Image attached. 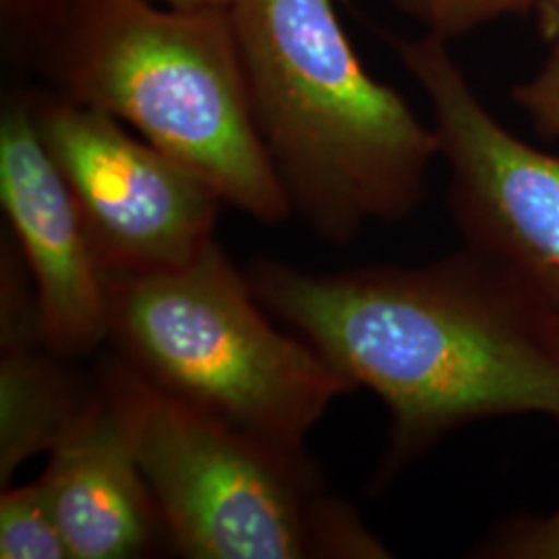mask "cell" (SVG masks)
I'll list each match as a JSON object with an SVG mask.
<instances>
[{
    "instance_id": "cell-1",
    "label": "cell",
    "mask_w": 559,
    "mask_h": 559,
    "mask_svg": "<svg viewBox=\"0 0 559 559\" xmlns=\"http://www.w3.org/2000/svg\"><path fill=\"white\" fill-rule=\"evenodd\" d=\"M245 274L267 313L385 404V475L473 420L559 425V318L471 247L420 267L255 260Z\"/></svg>"
},
{
    "instance_id": "cell-2",
    "label": "cell",
    "mask_w": 559,
    "mask_h": 559,
    "mask_svg": "<svg viewBox=\"0 0 559 559\" xmlns=\"http://www.w3.org/2000/svg\"><path fill=\"white\" fill-rule=\"evenodd\" d=\"M228 13L251 117L293 212L332 245L406 218L438 135L365 71L334 2L233 0Z\"/></svg>"
},
{
    "instance_id": "cell-3",
    "label": "cell",
    "mask_w": 559,
    "mask_h": 559,
    "mask_svg": "<svg viewBox=\"0 0 559 559\" xmlns=\"http://www.w3.org/2000/svg\"><path fill=\"white\" fill-rule=\"evenodd\" d=\"M57 94L127 122L263 224L293 205L251 117L228 11L46 0L13 36Z\"/></svg>"
},
{
    "instance_id": "cell-4",
    "label": "cell",
    "mask_w": 559,
    "mask_h": 559,
    "mask_svg": "<svg viewBox=\"0 0 559 559\" xmlns=\"http://www.w3.org/2000/svg\"><path fill=\"white\" fill-rule=\"evenodd\" d=\"M110 282L117 357L164 394L288 454L355 390L305 338L278 330L216 240L195 260Z\"/></svg>"
},
{
    "instance_id": "cell-5",
    "label": "cell",
    "mask_w": 559,
    "mask_h": 559,
    "mask_svg": "<svg viewBox=\"0 0 559 559\" xmlns=\"http://www.w3.org/2000/svg\"><path fill=\"white\" fill-rule=\"evenodd\" d=\"M100 378L119 408L168 545L189 559L388 558L307 454L201 415L115 357Z\"/></svg>"
},
{
    "instance_id": "cell-6",
    "label": "cell",
    "mask_w": 559,
    "mask_h": 559,
    "mask_svg": "<svg viewBox=\"0 0 559 559\" xmlns=\"http://www.w3.org/2000/svg\"><path fill=\"white\" fill-rule=\"evenodd\" d=\"M394 50L431 104L450 170V205L466 247L500 265L559 318V156L501 127L448 41L425 34L394 41Z\"/></svg>"
},
{
    "instance_id": "cell-7",
    "label": "cell",
    "mask_w": 559,
    "mask_h": 559,
    "mask_svg": "<svg viewBox=\"0 0 559 559\" xmlns=\"http://www.w3.org/2000/svg\"><path fill=\"white\" fill-rule=\"evenodd\" d=\"M27 96L108 278L177 267L214 242L224 200L195 170L94 106Z\"/></svg>"
},
{
    "instance_id": "cell-8",
    "label": "cell",
    "mask_w": 559,
    "mask_h": 559,
    "mask_svg": "<svg viewBox=\"0 0 559 559\" xmlns=\"http://www.w3.org/2000/svg\"><path fill=\"white\" fill-rule=\"evenodd\" d=\"M0 201L34 282L46 344L67 359L94 353L110 334V282L27 92L2 104Z\"/></svg>"
},
{
    "instance_id": "cell-9",
    "label": "cell",
    "mask_w": 559,
    "mask_h": 559,
    "mask_svg": "<svg viewBox=\"0 0 559 559\" xmlns=\"http://www.w3.org/2000/svg\"><path fill=\"white\" fill-rule=\"evenodd\" d=\"M40 483L71 559L145 558L168 545L160 510L100 376L94 399L50 452Z\"/></svg>"
},
{
    "instance_id": "cell-10",
    "label": "cell",
    "mask_w": 559,
    "mask_h": 559,
    "mask_svg": "<svg viewBox=\"0 0 559 559\" xmlns=\"http://www.w3.org/2000/svg\"><path fill=\"white\" fill-rule=\"evenodd\" d=\"M41 334L38 299L13 237L0 253V487L21 464L50 454L94 399Z\"/></svg>"
},
{
    "instance_id": "cell-11",
    "label": "cell",
    "mask_w": 559,
    "mask_h": 559,
    "mask_svg": "<svg viewBox=\"0 0 559 559\" xmlns=\"http://www.w3.org/2000/svg\"><path fill=\"white\" fill-rule=\"evenodd\" d=\"M0 558L71 559L40 479L2 489Z\"/></svg>"
},
{
    "instance_id": "cell-12",
    "label": "cell",
    "mask_w": 559,
    "mask_h": 559,
    "mask_svg": "<svg viewBox=\"0 0 559 559\" xmlns=\"http://www.w3.org/2000/svg\"><path fill=\"white\" fill-rule=\"evenodd\" d=\"M427 36L456 40L493 21L537 9L540 0H390Z\"/></svg>"
},
{
    "instance_id": "cell-13",
    "label": "cell",
    "mask_w": 559,
    "mask_h": 559,
    "mask_svg": "<svg viewBox=\"0 0 559 559\" xmlns=\"http://www.w3.org/2000/svg\"><path fill=\"white\" fill-rule=\"evenodd\" d=\"M480 551L485 558L559 559V510L545 519L506 522Z\"/></svg>"
},
{
    "instance_id": "cell-14",
    "label": "cell",
    "mask_w": 559,
    "mask_h": 559,
    "mask_svg": "<svg viewBox=\"0 0 559 559\" xmlns=\"http://www.w3.org/2000/svg\"><path fill=\"white\" fill-rule=\"evenodd\" d=\"M512 96L539 133L559 138V40L551 41V52L539 73L520 83Z\"/></svg>"
},
{
    "instance_id": "cell-15",
    "label": "cell",
    "mask_w": 559,
    "mask_h": 559,
    "mask_svg": "<svg viewBox=\"0 0 559 559\" xmlns=\"http://www.w3.org/2000/svg\"><path fill=\"white\" fill-rule=\"evenodd\" d=\"M540 36L547 41L559 40V0H540L537 4Z\"/></svg>"
},
{
    "instance_id": "cell-16",
    "label": "cell",
    "mask_w": 559,
    "mask_h": 559,
    "mask_svg": "<svg viewBox=\"0 0 559 559\" xmlns=\"http://www.w3.org/2000/svg\"><path fill=\"white\" fill-rule=\"evenodd\" d=\"M180 11H228L233 0H152Z\"/></svg>"
}]
</instances>
